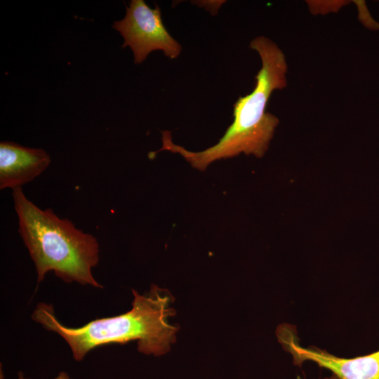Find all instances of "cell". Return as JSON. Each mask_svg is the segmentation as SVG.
I'll return each instance as SVG.
<instances>
[{"mask_svg":"<svg viewBox=\"0 0 379 379\" xmlns=\"http://www.w3.org/2000/svg\"><path fill=\"white\" fill-rule=\"evenodd\" d=\"M251 49L260 55L262 66L255 76V86L248 95L239 97L233 105L234 120L214 145L200 152L187 150L175 144L171 133L162 131L161 148L180 154L191 166L204 171L215 161L232 158L244 153L260 158L268 149L279 119L266 112L272 92L286 87L288 65L281 49L263 36L254 38Z\"/></svg>","mask_w":379,"mask_h":379,"instance_id":"obj_1","label":"cell"},{"mask_svg":"<svg viewBox=\"0 0 379 379\" xmlns=\"http://www.w3.org/2000/svg\"><path fill=\"white\" fill-rule=\"evenodd\" d=\"M134 300L128 312L118 316L97 319L79 328L67 327L55 317L52 305L39 303L34 321L58 333L71 348L73 357L81 361L97 347L136 340L138 350L145 354L160 356L168 352L176 340L178 327L168 318L175 314L171 305L173 297L166 289L152 285L145 295L133 290Z\"/></svg>","mask_w":379,"mask_h":379,"instance_id":"obj_2","label":"cell"},{"mask_svg":"<svg viewBox=\"0 0 379 379\" xmlns=\"http://www.w3.org/2000/svg\"><path fill=\"white\" fill-rule=\"evenodd\" d=\"M12 197L18 232L34 263L38 283L53 271L65 282L102 288L92 274L99 262L97 239L51 209H41L27 199L22 187L12 190Z\"/></svg>","mask_w":379,"mask_h":379,"instance_id":"obj_3","label":"cell"},{"mask_svg":"<svg viewBox=\"0 0 379 379\" xmlns=\"http://www.w3.org/2000/svg\"><path fill=\"white\" fill-rule=\"evenodd\" d=\"M112 27L124 38L122 48L132 50L135 64L145 61L153 51L161 50L170 59L180 54L182 46L166 29L157 5L151 8L143 0H132L125 17Z\"/></svg>","mask_w":379,"mask_h":379,"instance_id":"obj_4","label":"cell"},{"mask_svg":"<svg viewBox=\"0 0 379 379\" xmlns=\"http://www.w3.org/2000/svg\"><path fill=\"white\" fill-rule=\"evenodd\" d=\"M277 335L284 349L292 355L295 365L312 361L331 371L339 379H379V350L351 359L340 358L316 347L300 346L295 330L289 325H280Z\"/></svg>","mask_w":379,"mask_h":379,"instance_id":"obj_5","label":"cell"},{"mask_svg":"<svg viewBox=\"0 0 379 379\" xmlns=\"http://www.w3.org/2000/svg\"><path fill=\"white\" fill-rule=\"evenodd\" d=\"M50 164L51 157L43 149L1 142L0 189L22 187L39 176Z\"/></svg>","mask_w":379,"mask_h":379,"instance_id":"obj_6","label":"cell"},{"mask_svg":"<svg viewBox=\"0 0 379 379\" xmlns=\"http://www.w3.org/2000/svg\"><path fill=\"white\" fill-rule=\"evenodd\" d=\"M18 379H27V378H24L22 373H20ZM55 379H70V378L65 372H61Z\"/></svg>","mask_w":379,"mask_h":379,"instance_id":"obj_7","label":"cell"},{"mask_svg":"<svg viewBox=\"0 0 379 379\" xmlns=\"http://www.w3.org/2000/svg\"><path fill=\"white\" fill-rule=\"evenodd\" d=\"M325 379H339V378L336 377L335 375H333L331 377L326 378Z\"/></svg>","mask_w":379,"mask_h":379,"instance_id":"obj_8","label":"cell"}]
</instances>
